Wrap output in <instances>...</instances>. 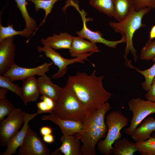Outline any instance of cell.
Returning <instances> with one entry per match:
<instances>
[{"instance_id":"cell-19","label":"cell","mask_w":155,"mask_h":155,"mask_svg":"<svg viewBox=\"0 0 155 155\" xmlns=\"http://www.w3.org/2000/svg\"><path fill=\"white\" fill-rule=\"evenodd\" d=\"M144 119L131 136L136 142L146 140L151 137L152 133L155 131V119L149 117Z\"/></svg>"},{"instance_id":"cell-23","label":"cell","mask_w":155,"mask_h":155,"mask_svg":"<svg viewBox=\"0 0 155 155\" xmlns=\"http://www.w3.org/2000/svg\"><path fill=\"white\" fill-rule=\"evenodd\" d=\"M34 32L26 28L22 30L17 31L13 28V24L8 25L7 27L2 26L0 22V42L4 39L10 37L20 35V36L28 38Z\"/></svg>"},{"instance_id":"cell-26","label":"cell","mask_w":155,"mask_h":155,"mask_svg":"<svg viewBox=\"0 0 155 155\" xmlns=\"http://www.w3.org/2000/svg\"><path fill=\"white\" fill-rule=\"evenodd\" d=\"M8 89H0V121L4 119L15 108L13 105L6 97Z\"/></svg>"},{"instance_id":"cell-34","label":"cell","mask_w":155,"mask_h":155,"mask_svg":"<svg viewBox=\"0 0 155 155\" xmlns=\"http://www.w3.org/2000/svg\"><path fill=\"white\" fill-rule=\"evenodd\" d=\"M37 105L38 109L37 112L39 114L43 113H49L53 114V111L50 108L47 104L45 101H42L37 103Z\"/></svg>"},{"instance_id":"cell-28","label":"cell","mask_w":155,"mask_h":155,"mask_svg":"<svg viewBox=\"0 0 155 155\" xmlns=\"http://www.w3.org/2000/svg\"><path fill=\"white\" fill-rule=\"evenodd\" d=\"M59 0H27V1L32 2L34 4L36 11H38L40 9H43L45 11L44 18L38 28L44 23L47 16L51 12L54 4Z\"/></svg>"},{"instance_id":"cell-15","label":"cell","mask_w":155,"mask_h":155,"mask_svg":"<svg viewBox=\"0 0 155 155\" xmlns=\"http://www.w3.org/2000/svg\"><path fill=\"white\" fill-rule=\"evenodd\" d=\"M40 94L44 95L55 101L58 99L63 88L53 84L50 77L46 74L40 76L37 79Z\"/></svg>"},{"instance_id":"cell-7","label":"cell","mask_w":155,"mask_h":155,"mask_svg":"<svg viewBox=\"0 0 155 155\" xmlns=\"http://www.w3.org/2000/svg\"><path fill=\"white\" fill-rule=\"evenodd\" d=\"M128 104L132 116L130 126L125 129L124 132L131 136L146 117L151 114L155 113V102L146 100L138 97L132 98L128 102Z\"/></svg>"},{"instance_id":"cell-9","label":"cell","mask_w":155,"mask_h":155,"mask_svg":"<svg viewBox=\"0 0 155 155\" xmlns=\"http://www.w3.org/2000/svg\"><path fill=\"white\" fill-rule=\"evenodd\" d=\"M18 155H50V150L47 146L30 128L24 140L20 147Z\"/></svg>"},{"instance_id":"cell-38","label":"cell","mask_w":155,"mask_h":155,"mask_svg":"<svg viewBox=\"0 0 155 155\" xmlns=\"http://www.w3.org/2000/svg\"><path fill=\"white\" fill-rule=\"evenodd\" d=\"M151 136L153 137H155V132H153L152 135Z\"/></svg>"},{"instance_id":"cell-3","label":"cell","mask_w":155,"mask_h":155,"mask_svg":"<svg viewBox=\"0 0 155 155\" xmlns=\"http://www.w3.org/2000/svg\"><path fill=\"white\" fill-rule=\"evenodd\" d=\"M151 9L149 8L145 7L137 11L135 6H134L128 15L123 20L119 22H109V26L115 32L125 35L126 45L123 57L126 65L131 62L127 58L129 53L133 56L135 61L138 60L137 51L133 44V36L137 30L145 26V25L142 23L143 18Z\"/></svg>"},{"instance_id":"cell-10","label":"cell","mask_w":155,"mask_h":155,"mask_svg":"<svg viewBox=\"0 0 155 155\" xmlns=\"http://www.w3.org/2000/svg\"><path fill=\"white\" fill-rule=\"evenodd\" d=\"M78 11L82 17L83 23V27L79 31H76V33L78 36L83 38L89 40L90 42L96 43H99L103 44L106 46L113 48H115L119 44L126 43V38L125 35L122 34V37L121 39L117 41H111L106 39L103 37L101 33L98 31H93L90 30L87 27L86 22L88 20L86 18V14L84 11L79 9L78 5L75 4L73 6Z\"/></svg>"},{"instance_id":"cell-31","label":"cell","mask_w":155,"mask_h":155,"mask_svg":"<svg viewBox=\"0 0 155 155\" xmlns=\"http://www.w3.org/2000/svg\"><path fill=\"white\" fill-rule=\"evenodd\" d=\"M155 56V40H149L142 49L140 58L142 60L148 61Z\"/></svg>"},{"instance_id":"cell-25","label":"cell","mask_w":155,"mask_h":155,"mask_svg":"<svg viewBox=\"0 0 155 155\" xmlns=\"http://www.w3.org/2000/svg\"><path fill=\"white\" fill-rule=\"evenodd\" d=\"M90 5L100 12L113 17L114 0H89Z\"/></svg>"},{"instance_id":"cell-11","label":"cell","mask_w":155,"mask_h":155,"mask_svg":"<svg viewBox=\"0 0 155 155\" xmlns=\"http://www.w3.org/2000/svg\"><path fill=\"white\" fill-rule=\"evenodd\" d=\"M44 62L41 65L32 68L20 67L15 63L3 75L8 78L10 80L14 81L20 80L24 81L27 78L35 75L42 76L45 74L53 64Z\"/></svg>"},{"instance_id":"cell-32","label":"cell","mask_w":155,"mask_h":155,"mask_svg":"<svg viewBox=\"0 0 155 155\" xmlns=\"http://www.w3.org/2000/svg\"><path fill=\"white\" fill-rule=\"evenodd\" d=\"M135 10L138 11L145 7L155 9V0H133Z\"/></svg>"},{"instance_id":"cell-12","label":"cell","mask_w":155,"mask_h":155,"mask_svg":"<svg viewBox=\"0 0 155 155\" xmlns=\"http://www.w3.org/2000/svg\"><path fill=\"white\" fill-rule=\"evenodd\" d=\"M14 36L4 39L0 42V75H3L15 63Z\"/></svg>"},{"instance_id":"cell-29","label":"cell","mask_w":155,"mask_h":155,"mask_svg":"<svg viewBox=\"0 0 155 155\" xmlns=\"http://www.w3.org/2000/svg\"><path fill=\"white\" fill-rule=\"evenodd\" d=\"M154 62V64L149 68L141 70L135 68L132 65L131 68L136 69L137 71L142 74L145 78V80L142 83L143 89L148 91L149 89L154 78L155 77V56L152 59Z\"/></svg>"},{"instance_id":"cell-6","label":"cell","mask_w":155,"mask_h":155,"mask_svg":"<svg viewBox=\"0 0 155 155\" xmlns=\"http://www.w3.org/2000/svg\"><path fill=\"white\" fill-rule=\"evenodd\" d=\"M40 42L44 45L43 47L38 46V51L43 52L46 57L50 58L52 62L58 68V71L52 76L54 79H57L64 77L67 70V66L69 65L75 63H84L85 60H88L87 58L93 54L90 52L86 53L72 59H67L61 56L60 54L52 48L45 41L44 39L42 38Z\"/></svg>"},{"instance_id":"cell-21","label":"cell","mask_w":155,"mask_h":155,"mask_svg":"<svg viewBox=\"0 0 155 155\" xmlns=\"http://www.w3.org/2000/svg\"><path fill=\"white\" fill-rule=\"evenodd\" d=\"M134 6L133 0H114L113 17L121 22L127 17Z\"/></svg>"},{"instance_id":"cell-14","label":"cell","mask_w":155,"mask_h":155,"mask_svg":"<svg viewBox=\"0 0 155 155\" xmlns=\"http://www.w3.org/2000/svg\"><path fill=\"white\" fill-rule=\"evenodd\" d=\"M42 120H49L57 125L59 127L63 135H69L80 133L83 128V122L63 119L51 114L42 116Z\"/></svg>"},{"instance_id":"cell-1","label":"cell","mask_w":155,"mask_h":155,"mask_svg":"<svg viewBox=\"0 0 155 155\" xmlns=\"http://www.w3.org/2000/svg\"><path fill=\"white\" fill-rule=\"evenodd\" d=\"M104 76H97L95 70L89 75L78 71L68 76L66 84L73 90L88 115L101 107L113 96L103 87Z\"/></svg>"},{"instance_id":"cell-17","label":"cell","mask_w":155,"mask_h":155,"mask_svg":"<svg viewBox=\"0 0 155 155\" xmlns=\"http://www.w3.org/2000/svg\"><path fill=\"white\" fill-rule=\"evenodd\" d=\"M61 145L51 155L60 151L64 155H81L80 140L75 135H63L61 137Z\"/></svg>"},{"instance_id":"cell-33","label":"cell","mask_w":155,"mask_h":155,"mask_svg":"<svg viewBox=\"0 0 155 155\" xmlns=\"http://www.w3.org/2000/svg\"><path fill=\"white\" fill-rule=\"evenodd\" d=\"M147 100L155 102V77L152 81L150 86L145 95Z\"/></svg>"},{"instance_id":"cell-4","label":"cell","mask_w":155,"mask_h":155,"mask_svg":"<svg viewBox=\"0 0 155 155\" xmlns=\"http://www.w3.org/2000/svg\"><path fill=\"white\" fill-rule=\"evenodd\" d=\"M55 102L53 114L62 119L83 122L88 115L73 90L66 84Z\"/></svg>"},{"instance_id":"cell-36","label":"cell","mask_w":155,"mask_h":155,"mask_svg":"<svg viewBox=\"0 0 155 155\" xmlns=\"http://www.w3.org/2000/svg\"><path fill=\"white\" fill-rule=\"evenodd\" d=\"M42 138L44 142L48 144L53 143L55 140L54 137L52 134L43 136Z\"/></svg>"},{"instance_id":"cell-24","label":"cell","mask_w":155,"mask_h":155,"mask_svg":"<svg viewBox=\"0 0 155 155\" xmlns=\"http://www.w3.org/2000/svg\"><path fill=\"white\" fill-rule=\"evenodd\" d=\"M14 0L25 22V28L33 31H36L37 28L36 21L33 18H31L29 14L26 7L27 0Z\"/></svg>"},{"instance_id":"cell-16","label":"cell","mask_w":155,"mask_h":155,"mask_svg":"<svg viewBox=\"0 0 155 155\" xmlns=\"http://www.w3.org/2000/svg\"><path fill=\"white\" fill-rule=\"evenodd\" d=\"M69 52L71 57H76L88 52L94 53L101 51L96 43L86 40L78 36H74Z\"/></svg>"},{"instance_id":"cell-5","label":"cell","mask_w":155,"mask_h":155,"mask_svg":"<svg viewBox=\"0 0 155 155\" xmlns=\"http://www.w3.org/2000/svg\"><path fill=\"white\" fill-rule=\"evenodd\" d=\"M106 123L108 133L103 140L97 143V148L100 153L104 155H110L115 141L121 138V130L128 123V119L119 111H111L106 117Z\"/></svg>"},{"instance_id":"cell-20","label":"cell","mask_w":155,"mask_h":155,"mask_svg":"<svg viewBox=\"0 0 155 155\" xmlns=\"http://www.w3.org/2000/svg\"><path fill=\"white\" fill-rule=\"evenodd\" d=\"M74 36L68 33H60L57 35L53 34L52 36L48 37L44 39L46 42L53 49H69Z\"/></svg>"},{"instance_id":"cell-30","label":"cell","mask_w":155,"mask_h":155,"mask_svg":"<svg viewBox=\"0 0 155 155\" xmlns=\"http://www.w3.org/2000/svg\"><path fill=\"white\" fill-rule=\"evenodd\" d=\"M9 79L3 75H0V87L7 89L19 96L22 99V94L21 87L16 84L13 83Z\"/></svg>"},{"instance_id":"cell-2","label":"cell","mask_w":155,"mask_h":155,"mask_svg":"<svg viewBox=\"0 0 155 155\" xmlns=\"http://www.w3.org/2000/svg\"><path fill=\"white\" fill-rule=\"evenodd\" d=\"M111 109L107 102L100 108L89 114L83 121L82 131L75 135L80 140L81 155H95L96 144L106 135L108 127L104 121L106 113Z\"/></svg>"},{"instance_id":"cell-18","label":"cell","mask_w":155,"mask_h":155,"mask_svg":"<svg viewBox=\"0 0 155 155\" xmlns=\"http://www.w3.org/2000/svg\"><path fill=\"white\" fill-rule=\"evenodd\" d=\"M21 87L22 100L25 105L28 102H34L38 99L40 94L37 79L35 76L30 77L23 81Z\"/></svg>"},{"instance_id":"cell-8","label":"cell","mask_w":155,"mask_h":155,"mask_svg":"<svg viewBox=\"0 0 155 155\" xmlns=\"http://www.w3.org/2000/svg\"><path fill=\"white\" fill-rule=\"evenodd\" d=\"M24 112L20 108H14L3 119L0 127V144L7 146L10 139L18 131L24 122Z\"/></svg>"},{"instance_id":"cell-13","label":"cell","mask_w":155,"mask_h":155,"mask_svg":"<svg viewBox=\"0 0 155 155\" xmlns=\"http://www.w3.org/2000/svg\"><path fill=\"white\" fill-rule=\"evenodd\" d=\"M24 122L23 126L20 131L16 132L9 141L6 150L1 155H11L16 153V150L22 144L27 133L29 126V123L39 113L29 114L24 112Z\"/></svg>"},{"instance_id":"cell-22","label":"cell","mask_w":155,"mask_h":155,"mask_svg":"<svg viewBox=\"0 0 155 155\" xmlns=\"http://www.w3.org/2000/svg\"><path fill=\"white\" fill-rule=\"evenodd\" d=\"M137 151L135 143L125 138L116 140L111 150L112 154L114 155H133Z\"/></svg>"},{"instance_id":"cell-27","label":"cell","mask_w":155,"mask_h":155,"mask_svg":"<svg viewBox=\"0 0 155 155\" xmlns=\"http://www.w3.org/2000/svg\"><path fill=\"white\" fill-rule=\"evenodd\" d=\"M138 151L142 155H155V137L145 141L136 142Z\"/></svg>"},{"instance_id":"cell-37","label":"cell","mask_w":155,"mask_h":155,"mask_svg":"<svg viewBox=\"0 0 155 155\" xmlns=\"http://www.w3.org/2000/svg\"><path fill=\"white\" fill-rule=\"evenodd\" d=\"M155 38V25L152 28L149 35V40H152Z\"/></svg>"},{"instance_id":"cell-35","label":"cell","mask_w":155,"mask_h":155,"mask_svg":"<svg viewBox=\"0 0 155 155\" xmlns=\"http://www.w3.org/2000/svg\"><path fill=\"white\" fill-rule=\"evenodd\" d=\"M40 133L42 136L51 134L52 133V130L50 127L48 126H43L40 129Z\"/></svg>"}]
</instances>
